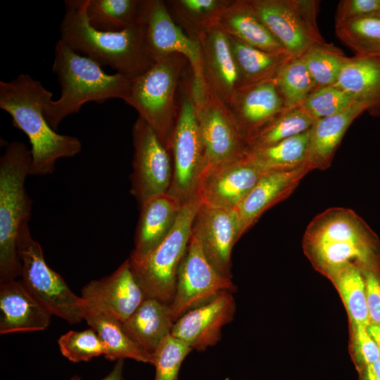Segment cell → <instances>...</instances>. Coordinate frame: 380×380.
Listing matches in <instances>:
<instances>
[{
    "label": "cell",
    "mask_w": 380,
    "mask_h": 380,
    "mask_svg": "<svg viewBox=\"0 0 380 380\" xmlns=\"http://www.w3.org/2000/svg\"><path fill=\"white\" fill-rule=\"evenodd\" d=\"M231 0H172L165 1L189 36L194 39L219 25Z\"/></svg>",
    "instance_id": "32"
},
{
    "label": "cell",
    "mask_w": 380,
    "mask_h": 380,
    "mask_svg": "<svg viewBox=\"0 0 380 380\" xmlns=\"http://www.w3.org/2000/svg\"><path fill=\"white\" fill-rule=\"evenodd\" d=\"M380 11V0H341L336 13V24L350 20L376 15Z\"/></svg>",
    "instance_id": "41"
},
{
    "label": "cell",
    "mask_w": 380,
    "mask_h": 380,
    "mask_svg": "<svg viewBox=\"0 0 380 380\" xmlns=\"http://www.w3.org/2000/svg\"><path fill=\"white\" fill-rule=\"evenodd\" d=\"M235 310L232 293L222 292L179 317L174 323L171 335L192 350H205L220 340L222 329L232 320Z\"/></svg>",
    "instance_id": "17"
},
{
    "label": "cell",
    "mask_w": 380,
    "mask_h": 380,
    "mask_svg": "<svg viewBox=\"0 0 380 380\" xmlns=\"http://www.w3.org/2000/svg\"><path fill=\"white\" fill-rule=\"evenodd\" d=\"M196 39L202 49L207 86L228 106L239 88V76L229 37L219 24Z\"/></svg>",
    "instance_id": "22"
},
{
    "label": "cell",
    "mask_w": 380,
    "mask_h": 380,
    "mask_svg": "<svg viewBox=\"0 0 380 380\" xmlns=\"http://www.w3.org/2000/svg\"><path fill=\"white\" fill-rule=\"evenodd\" d=\"M310 171L308 165L262 175L235 209L239 221V238L272 206L286 199Z\"/></svg>",
    "instance_id": "20"
},
{
    "label": "cell",
    "mask_w": 380,
    "mask_h": 380,
    "mask_svg": "<svg viewBox=\"0 0 380 380\" xmlns=\"http://www.w3.org/2000/svg\"><path fill=\"white\" fill-rule=\"evenodd\" d=\"M228 107L247 144L286 108L274 79L237 88Z\"/></svg>",
    "instance_id": "19"
},
{
    "label": "cell",
    "mask_w": 380,
    "mask_h": 380,
    "mask_svg": "<svg viewBox=\"0 0 380 380\" xmlns=\"http://www.w3.org/2000/svg\"><path fill=\"white\" fill-rule=\"evenodd\" d=\"M191 350L183 341L167 336L152 353L156 369L153 380H177L182 364Z\"/></svg>",
    "instance_id": "40"
},
{
    "label": "cell",
    "mask_w": 380,
    "mask_h": 380,
    "mask_svg": "<svg viewBox=\"0 0 380 380\" xmlns=\"http://www.w3.org/2000/svg\"><path fill=\"white\" fill-rule=\"evenodd\" d=\"M52 93L27 74L10 82H0V108L8 113L13 126L23 131L31 144V175L52 174L56 161L71 158L82 150L75 137L58 134L44 115L46 101Z\"/></svg>",
    "instance_id": "1"
},
{
    "label": "cell",
    "mask_w": 380,
    "mask_h": 380,
    "mask_svg": "<svg viewBox=\"0 0 380 380\" xmlns=\"http://www.w3.org/2000/svg\"><path fill=\"white\" fill-rule=\"evenodd\" d=\"M367 110L354 103L337 114L317 120L309 129L307 165L311 170L329 168L349 126Z\"/></svg>",
    "instance_id": "24"
},
{
    "label": "cell",
    "mask_w": 380,
    "mask_h": 380,
    "mask_svg": "<svg viewBox=\"0 0 380 380\" xmlns=\"http://www.w3.org/2000/svg\"><path fill=\"white\" fill-rule=\"evenodd\" d=\"M61 354L73 362H87L106 354V348L92 328L82 331L70 330L58 340Z\"/></svg>",
    "instance_id": "38"
},
{
    "label": "cell",
    "mask_w": 380,
    "mask_h": 380,
    "mask_svg": "<svg viewBox=\"0 0 380 380\" xmlns=\"http://www.w3.org/2000/svg\"><path fill=\"white\" fill-rule=\"evenodd\" d=\"M377 16L380 17V11L379 13L376 15Z\"/></svg>",
    "instance_id": "49"
},
{
    "label": "cell",
    "mask_w": 380,
    "mask_h": 380,
    "mask_svg": "<svg viewBox=\"0 0 380 380\" xmlns=\"http://www.w3.org/2000/svg\"><path fill=\"white\" fill-rule=\"evenodd\" d=\"M141 0H87L86 14L95 29L120 32L139 18Z\"/></svg>",
    "instance_id": "33"
},
{
    "label": "cell",
    "mask_w": 380,
    "mask_h": 380,
    "mask_svg": "<svg viewBox=\"0 0 380 380\" xmlns=\"http://www.w3.org/2000/svg\"><path fill=\"white\" fill-rule=\"evenodd\" d=\"M200 204L197 196L184 203L165 239L143 258L129 259L133 274L146 298L169 305L172 301L178 267L189 244Z\"/></svg>",
    "instance_id": "7"
},
{
    "label": "cell",
    "mask_w": 380,
    "mask_h": 380,
    "mask_svg": "<svg viewBox=\"0 0 380 380\" xmlns=\"http://www.w3.org/2000/svg\"><path fill=\"white\" fill-rule=\"evenodd\" d=\"M84 319L95 330L106 348V359L113 361L129 358L153 364V355L143 349L124 331L122 322L111 315L87 306Z\"/></svg>",
    "instance_id": "28"
},
{
    "label": "cell",
    "mask_w": 380,
    "mask_h": 380,
    "mask_svg": "<svg viewBox=\"0 0 380 380\" xmlns=\"http://www.w3.org/2000/svg\"><path fill=\"white\" fill-rule=\"evenodd\" d=\"M184 87L170 143L172 178L167 193L182 205L196 197L198 184L205 167L204 151L191 82H186Z\"/></svg>",
    "instance_id": "9"
},
{
    "label": "cell",
    "mask_w": 380,
    "mask_h": 380,
    "mask_svg": "<svg viewBox=\"0 0 380 380\" xmlns=\"http://www.w3.org/2000/svg\"><path fill=\"white\" fill-rule=\"evenodd\" d=\"M309 130L275 144L250 149L248 157L265 172L296 169L307 165Z\"/></svg>",
    "instance_id": "30"
},
{
    "label": "cell",
    "mask_w": 380,
    "mask_h": 380,
    "mask_svg": "<svg viewBox=\"0 0 380 380\" xmlns=\"http://www.w3.org/2000/svg\"><path fill=\"white\" fill-rule=\"evenodd\" d=\"M327 276L339 292L353 326L367 327L370 321L362 270L353 263H348L336 268Z\"/></svg>",
    "instance_id": "31"
},
{
    "label": "cell",
    "mask_w": 380,
    "mask_h": 380,
    "mask_svg": "<svg viewBox=\"0 0 380 380\" xmlns=\"http://www.w3.org/2000/svg\"><path fill=\"white\" fill-rule=\"evenodd\" d=\"M228 37L237 69L239 87L274 79L280 67L291 58L269 53Z\"/></svg>",
    "instance_id": "29"
},
{
    "label": "cell",
    "mask_w": 380,
    "mask_h": 380,
    "mask_svg": "<svg viewBox=\"0 0 380 380\" xmlns=\"http://www.w3.org/2000/svg\"><path fill=\"white\" fill-rule=\"evenodd\" d=\"M81 293L87 306L106 312L122 323L146 298L133 274L129 258L111 274L89 282Z\"/></svg>",
    "instance_id": "18"
},
{
    "label": "cell",
    "mask_w": 380,
    "mask_h": 380,
    "mask_svg": "<svg viewBox=\"0 0 380 380\" xmlns=\"http://www.w3.org/2000/svg\"><path fill=\"white\" fill-rule=\"evenodd\" d=\"M52 70L61 87V96L46 101L44 115L54 130L65 117L78 113L87 102L125 101L133 78L118 72L107 74L98 63L81 56L61 39L55 46Z\"/></svg>",
    "instance_id": "4"
},
{
    "label": "cell",
    "mask_w": 380,
    "mask_h": 380,
    "mask_svg": "<svg viewBox=\"0 0 380 380\" xmlns=\"http://www.w3.org/2000/svg\"><path fill=\"white\" fill-rule=\"evenodd\" d=\"M369 366H370L374 374L380 380V357L376 361H375L374 363H372L371 365H369Z\"/></svg>",
    "instance_id": "47"
},
{
    "label": "cell",
    "mask_w": 380,
    "mask_h": 380,
    "mask_svg": "<svg viewBox=\"0 0 380 380\" xmlns=\"http://www.w3.org/2000/svg\"><path fill=\"white\" fill-rule=\"evenodd\" d=\"M124 360L116 361L113 369L101 380H125L123 376ZM70 380H82L79 376L75 375Z\"/></svg>",
    "instance_id": "44"
},
{
    "label": "cell",
    "mask_w": 380,
    "mask_h": 380,
    "mask_svg": "<svg viewBox=\"0 0 380 380\" xmlns=\"http://www.w3.org/2000/svg\"><path fill=\"white\" fill-rule=\"evenodd\" d=\"M187 60L179 53L164 56L141 75L132 78L125 99L154 131L169 151L178 108L175 93L178 81Z\"/></svg>",
    "instance_id": "6"
},
{
    "label": "cell",
    "mask_w": 380,
    "mask_h": 380,
    "mask_svg": "<svg viewBox=\"0 0 380 380\" xmlns=\"http://www.w3.org/2000/svg\"><path fill=\"white\" fill-rule=\"evenodd\" d=\"M274 80L286 108L299 106L317 89L302 56L288 59L278 70Z\"/></svg>",
    "instance_id": "36"
},
{
    "label": "cell",
    "mask_w": 380,
    "mask_h": 380,
    "mask_svg": "<svg viewBox=\"0 0 380 380\" xmlns=\"http://www.w3.org/2000/svg\"><path fill=\"white\" fill-rule=\"evenodd\" d=\"M334 84L364 105L369 115L380 117V63L377 59L355 55L348 58Z\"/></svg>",
    "instance_id": "27"
},
{
    "label": "cell",
    "mask_w": 380,
    "mask_h": 380,
    "mask_svg": "<svg viewBox=\"0 0 380 380\" xmlns=\"http://www.w3.org/2000/svg\"><path fill=\"white\" fill-rule=\"evenodd\" d=\"M132 141L130 192L140 207L150 199L168 192L172 178V164L170 152L140 117L132 126Z\"/></svg>",
    "instance_id": "14"
},
{
    "label": "cell",
    "mask_w": 380,
    "mask_h": 380,
    "mask_svg": "<svg viewBox=\"0 0 380 380\" xmlns=\"http://www.w3.org/2000/svg\"><path fill=\"white\" fill-rule=\"evenodd\" d=\"M18 253L21 280L33 296L50 312L69 324L84 319L86 303L69 288L62 277L45 262L42 248L31 235L28 222L20 228Z\"/></svg>",
    "instance_id": "8"
},
{
    "label": "cell",
    "mask_w": 380,
    "mask_h": 380,
    "mask_svg": "<svg viewBox=\"0 0 380 380\" xmlns=\"http://www.w3.org/2000/svg\"><path fill=\"white\" fill-rule=\"evenodd\" d=\"M256 15L291 58L327 44L317 23L319 1L249 0Z\"/></svg>",
    "instance_id": "10"
},
{
    "label": "cell",
    "mask_w": 380,
    "mask_h": 380,
    "mask_svg": "<svg viewBox=\"0 0 380 380\" xmlns=\"http://www.w3.org/2000/svg\"><path fill=\"white\" fill-rule=\"evenodd\" d=\"M175 322L169 304L146 298L122 326L134 341L152 354L171 334Z\"/></svg>",
    "instance_id": "26"
},
{
    "label": "cell",
    "mask_w": 380,
    "mask_h": 380,
    "mask_svg": "<svg viewBox=\"0 0 380 380\" xmlns=\"http://www.w3.org/2000/svg\"><path fill=\"white\" fill-rule=\"evenodd\" d=\"M192 231L198 237L210 263L221 275L232 279V251L240 239L236 210L215 208L201 203L194 220Z\"/></svg>",
    "instance_id": "16"
},
{
    "label": "cell",
    "mask_w": 380,
    "mask_h": 380,
    "mask_svg": "<svg viewBox=\"0 0 380 380\" xmlns=\"http://www.w3.org/2000/svg\"><path fill=\"white\" fill-rule=\"evenodd\" d=\"M336 34L355 56H380V17L370 15L336 24Z\"/></svg>",
    "instance_id": "35"
},
{
    "label": "cell",
    "mask_w": 380,
    "mask_h": 380,
    "mask_svg": "<svg viewBox=\"0 0 380 380\" xmlns=\"http://www.w3.org/2000/svg\"><path fill=\"white\" fill-rule=\"evenodd\" d=\"M364 380H379L374 374L370 366L365 367Z\"/></svg>",
    "instance_id": "46"
},
{
    "label": "cell",
    "mask_w": 380,
    "mask_h": 380,
    "mask_svg": "<svg viewBox=\"0 0 380 380\" xmlns=\"http://www.w3.org/2000/svg\"><path fill=\"white\" fill-rule=\"evenodd\" d=\"M355 354L365 367L371 365L380 357V349L369 334L367 327L353 326Z\"/></svg>",
    "instance_id": "42"
},
{
    "label": "cell",
    "mask_w": 380,
    "mask_h": 380,
    "mask_svg": "<svg viewBox=\"0 0 380 380\" xmlns=\"http://www.w3.org/2000/svg\"><path fill=\"white\" fill-rule=\"evenodd\" d=\"M191 94L204 151L203 171L246 157L248 144L229 107L208 86L191 89Z\"/></svg>",
    "instance_id": "11"
},
{
    "label": "cell",
    "mask_w": 380,
    "mask_h": 380,
    "mask_svg": "<svg viewBox=\"0 0 380 380\" xmlns=\"http://www.w3.org/2000/svg\"><path fill=\"white\" fill-rule=\"evenodd\" d=\"M31 161L30 150L20 141L7 144L0 158V284L21 275L17 243L31 216L32 200L25 187Z\"/></svg>",
    "instance_id": "5"
},
{
    "label": "cell",
    "mask_w": 380,
    "mask_h": 380,
    "mask_svg": "<svg viewBox=\"0 0 380 380\" xmlns=\"http://www.w3.org/2000/svg\"><path fill=\"white\" fill-rule=\"evenodd\" d=\"M376 58V59H377V60H378V61H379V62L380 63V56H379V57H376V58Z\"/></svg>",
    "instance_id": "48"
},
{
    "label": "cell",
    "mask_w": 380,
    "mask_h": 380,
    "mask_svg": "<svg viewBox=\"0 0 380 380\" xmlns=\"http://www.w3.org/2000/svg\"><path fill=\"white\" fill-rule=\"evenodd\" d=\"M367 331L380 349V325L370 323L367 327Z\"/></svg>",
    "instance_id": "45"
},
{
    "label": "cell",
    "mask_w": 380,
    "mask_h": 380,
    "mask_svg": "<svg viewBox=\"0 0 380 380\" xmlns=\"http://www.w3.org/2000/svg\"><path fill=\"white\" fill-rule=\"evenodd\" d=\"M316 120L300 106L284 108L248 143V150L275 144L308 131Z\"/></svg>",
    "instance_id": "34"
},
{
    "label": "cell",
    "mask_w": 380,
    "mask_h": 380,
    "mask_svg": "<svg viewBox=\"0 0 380 380\" xmlns=\"http://www.w3.org/2000/svg\"><path fill=\"white\" fill-rule=\"evenodd\" d=\"M219 24L228 36L245 44L274 54L289 55L256 15L249 0H231Z\"/></svg>",
    "instance_id": "25"
},
{
    "label": "cell",
    "mask_w": 380,
    "mask_h": 380,
    "mask_svg": "<svg viewBox=\"0 0 380 380\" xmlns=\"http://www.w3.org/2000/svg\"><path fill=\"white\" fill-rule=\"evenodd\" d=\"M183 205L168 194L141 205L137 226L134 248L129 259L138 260L157 247L172 229Z\"/></svg>",
    "instance_id": "23"
},
{
    "label": "cell",
    "mask_w": 380,
    "mask_h": 380,
    "mask_svg": "<svg viewBox=\"0 0 380 380\" xmlns=\"http://www.w3.org/2000/svg\"><path fill=\"white\" fill-rule=\"evenodd\" d=\"M87 2V0L65 1L60 39L77 53L128 77H135L148 70L155 62L146 45L140 15L134 25L123 30L100 31L89 23Z\"/></svg>",
    "instance_id": "3"
},
{
    "label": "cell",
    "mask_w": 380,
    "mask_h": 380,
    "mask_svg": "<svg viewBox=\"0 0 380 380\" xmlns=\"http://www.w3.org/2000/svg\"><path fill=\"white\" fill-rule=\"evenodd\" d=\"M0 310L1 334L43 331L52 315L21 279L0 284Z\"/></svg>",
    "instance_id": "21"
},
{
    "label": "cell",
    "mask_w": 380,
    "mask_h": 380,
    "mask_svg": "<svg viewBox=\"0 0 380 380\" xmlns=\"http://www.w3.org/2000/svg\"><path fill=\"white\" fill-rule=\"evenodd\" d=\"M317 89L334 84L348 58L332 44L317 45L303 56Z\"/></svg>",
    "instance_id": "37"
},
{
    "label": "cell",
    "mask_w": 380,
    "mask_h": 380,
    "mask_svg": "<svg viewBox=\"0 0 380 380\" xmlns=\"http://www.w3.org/2000/svg\"><path fill=\"white\" fill-rule=\"evenodd\" d=\"M356 103L346 91L333 84L316 89L299 106L317 120L341 113Z\"/></svg>",
    "instance_id": "39"
},
{
    "label": "cell",
    "mask_w": 380,
    "mask_h": 380,
    "mask_svg": "<svg viewBox=\"0 0 380 380\" xmlns=\"http://www.w3.org/2000/svg\"><path fill=\"white\" fill-rule=\"evenodd\" d=\"M140 17L146 45L154 62L170 54H181L191 69V89L196 91L206 87L201 44L175 23L165 1L141 0Z\"/></svg>",
    "instance_id": "12"
},
{
    "label": "cell",
    "mask_w": 380,
    "mask_h": 380,
    "mask_svg": "<svg viewBox=\"0 0 380 380\" xmlns=\"http://www.w3.org/2000/svg\"><path fill=\"white\" fill-rule=\"evenodd\" d=\"M303 248L315 267L326 276L346 264L361 270H380V244L376 234L353 210L330 208L307 227Z\"/></svg>",
    "instance_id": "2"
},
{
    "label": "cell",
    "mask_w": 380,
    "mask_h": 380,
    "mask_svg": "<svg viewBox=\"0 0 380 380\" xmlns=\"http://www.w3.org/2000/svg\"><path fill=\"white\" fill-rule=\"evenodd\" d=\"M232 279L221 275L206 258L192 231L177 273L175 293L170 307L176 321L183 314L222 292L234 291Z\"/></svg>",
    "instance_id": "13"
},
{
    "label": "cell",
    "mask_w": 380,
    "mask_h": 380,
    "mask_svg": "<svg viewBox=\"0 0 380 380\" xmlns=\"http://www.w3.org/2000/svg\"><path fill=\"white\" fill-rule=\"evenodd\" d=\"M379 271L372 269L362 270L365 281L369 321L372 324L380 325V278Z\"/></svg>",
    "instance_id": "43"
},
{
    "label": "cell",
    "mask_w": 380,
    "mask_h": 380,
    "mask_svg": "<svg viewBox=\"0 0 380 380\" xmlns=\"http://www.w3.org/2000/svg\"><path fill=\"white\" fill-rule=\"evenodd\" d=\"M264 173L248 156L207 169L200 177L196 196L203 204L235 210Z\"/></svg>",
    "instance_id": "15"
}]
</instances>
